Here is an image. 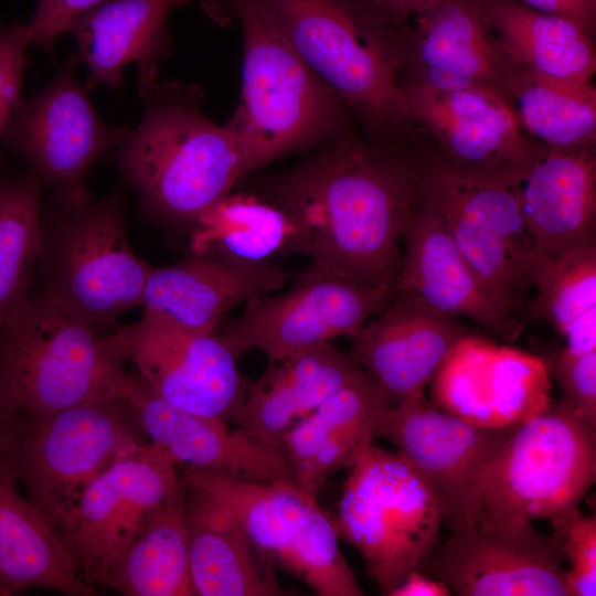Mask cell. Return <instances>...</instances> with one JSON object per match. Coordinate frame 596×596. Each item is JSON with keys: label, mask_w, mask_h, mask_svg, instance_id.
<instances>
[{"label": "cell", "mask_w": 596, "mask_h": 596, "mask_svg": "<svg viewBox=\"0 0 596 596\" xmlns=\"http://www.w3.org/2000/svg\"><path fill=\"white\" fill-rule=\"evenodd\" d=\"M421 178L419 150L409 138H372L353 124L294 167L258 179L254 194L287 219L283 255L394 287Z\"/></svg>", "instance_id": "obj_1"}, {"label": "cell", "mask_w": 596, "mask_h": 596, "mask_svg": "<svg viewBox=\"0 0 596 596\" xmlns=\"http://www.w3.org/2000/svg\"><path fill=\"white\" fill-rule=\"evenodd\" d=\"M140 123L118 147L116 163L148 217L190 231L198 219L255 171L242 139L202 111L198 84L160 81L137 65Z\"/></svg>", "instance_id": "obj_2"}, {"label": "cell", "mask_w": 596, "mask_h": 596, "mask_svg": "<svg viewBox=\"0 0 596 596\" xmlns=\"http://www.w3.org/2000/svg\"><path fill=\"white\" fill-rule=\"evenodd\" d=\"M256 1L366 136H409L413 126L402 93L408 19L374 0Z\"/></svg>", "instance_id": "obj_3"}, {"label": "cell", "mask_w": 596, "mask_h": 596, "mask_svg": "<svg viewBox=\"0 0 596 596\" xmlns=\"http://www.w3.org/2000/svg\"><path fill=\"white\" fill-rule=\"evenodd\" d=\"M235 17L243 36L242 89L225 124L244 142L255 170L317 148L355 124L349 108L286 42L256 0H206Z\"/></svg>", "instance_id": "obj_4"}, {"label": "cell", "mask_w": 596, "mask_h": 596, "mask_svg": "<svg viewBox=\"0 0 596 596\" xmlns=\"http://www.w3.org/2000/svg\"><path fill=\"white\" fill-rule=\"evenodd\" d=\"M132 373L96 333L43 287L0 336V404L35 418L100 398H124Z\"/></svg>", "instance_id": "obj_5"}, {"label": "cell", "mask_w": 596, "mask_h": 596, "mask_svg": "<svg viewBox=\"0 0 596 596\" xmlns=\"http://www.w3.org/2000/svg\"><path fill=\"white\" fill-rule=\"evenodd\" d=\"M596 480V424L563 395L518 425L494 457L477 526L547 520L562 536Z\"/></svg>", "instance_id": "obj_6"}, {"label": "cell", "mask_w": 596, "mask_h": 596, "mask_svg": "<svg viewBox=\"0 0 596 596\" xmlns=\"http://www.w3.org/2000/svg\"><path fill=\"white\" fill-rule=\"evenodd\" d=\"M347 470L336 515L339 533L386 595L437 547L444 511L426 478L373 440Z\"/></svg>", "instance_id": "obj_7"}, {"label": "cell", "mask_w": 596, "mask_h": 596, "mask_svg": "<svg viewBox=\"0 0 596 596\" xmlns=\"http://www.w3.org/2000/svg\"><path fill=\"white\" fill-rule=\"evenodd\" d=\"M44 287L103 334L139 307L152 266L132 251L118 193L43 215Z\"/></svg>", "instance_id": "obj_8"}, {"label": "cell", "mask_w": 596, "mask_h": 596, "mask_svg": "<svg viewBox=\"0 0 596 596\" xmlns=\"http://www.w3.org/2000/svg\"><path fill=\"white\" fill-rule=\"evenodd\" d=\"M149 441L124 398L22 418L13 461L25 497L57 533L91 482Z\"/></svg>", "instance_id": "obj_9"}, {"label": "cell", "mask_w": 596, "mask_h": 596, "mask_svg": "<svg viewBox=\"0 0 596 596\" xmlns=\"http://www.w3.org/2000/svg\"><path fill=\"white\" fill-rule=\"evenodd\" d=\"M183 479L223 503L256 550L319 596L364 595L339 546L336 517L294 481H252L198 470Z\"/></svg>", "instance_id": "obj_10"}, {"label": "cell", "mask_w": 596, "mask_h": 596, "mask_svg": "<svg viewBox=\"0 0 596 596\" xmlns=\"http://www.w3.org/2000/svg\"><path fill=\"white\" fill-rule=\"evenodd\" d=\"M413 128L429 137L422 169L456 181L513 185L538 145L509 97L488 87L439 91L402 87Z\"/></svg>", "instance_id": "obj_11"}, {"label": "cell", "mask_w": 596, "mask_h": 596, "mask_svg": "<svg viewBox=\"0 0 596 596\" xmlns=\"http://www.w3.org/2000/svg\"><path fill=\"white\" fill-rule=\"evenodd\" d=\"M419 194L494 298L514 317L551 262L534 240L510 185L456 181L422 169Z\"/></svg>", "instance_id": "obj_12"}, {"label": "cell", "mask_w": 596, "mask_h": 596, "mask_svg": "<svg viewBox=\"0 0 596 596\" xmlns=\"http://www.w3.org/2000/svg\"><path fill=\"white\" fill-rule=\"evenodd\" d=\"M290 287L245 304L217 332L241 354L262 351L278 361L339 337H353L390 302L394 287L371 286L310 262L291 274Z\"/></svg>", "instance_id": "obj_13"}, {"label": "cell", "mask_w": 596, "mask_h": 596, "mask_svg": "<svg viewBox=\"0 0 596 596\" xmlns=\"http://www.w3.org/2000/svg\"><path fill=\"white\" fill-rule=\"evenodd\" d=\"M81 60L68 56L56 77L30 99H22L0 135L53 190L58 206L72 209L91 201L86 178L111 148L119 147L130 128L114 127L97 116L88 88L76 71Z\"/></svg>", "instance_id": "obj_14"}, {"label": "cell", "mask_w": 596, "mask_h": 596, "mask_svg": "<svg viewBox=\"0 0 596 596\" xmlns=\"http://www.w3.org/2000/svg\"><path fill=\"white\" fill-rule=\"evenodd\" d=\"M518 425L482 427L426 397L392 403L373 419L386 439L435 490L451 532L477 525L488 470Z\"/></svg>", "instance_id": "obj_15"}, {"label": "cell", "mask_w": 596, "mask_h": 596, "mask_svg": "<svg viewBox=\"0 0 596 596\" xmlns=\"http://www.w3.org/2000/svg\"><path fill=\"white\" fill-rule=\"evenodd\" d=\"M106 336L120 360L164 401L238 423L249 381L240 371V354L217 331H193L142 315Z\"/></svg>", "instance_id": "obj_16"}, {"label": "cell", "mask_w": 596, "mask_h": 596, "mask_svg": "<svg viewBox=\"0 0 596 596\" xmlns=\"http://www.w3.org/2000/svg\"><path fill=\"white\" fill-rule=\"evenodd\" d=\"M562 540L532 523L453 534L419 571L458 596H568Z\"/></svg>", "instance_id": "obj_17"}, {"label": "cell", "mask_w": 596, "mask_h": 596, "mask_svg": "<svg viewBox=\"0 0 596 596\" xmlns=\"http://www.w3.org/2000/svg\"><path fill=\"white\" fill-rule=\"evenodd\" d=\"M178 469L147 441L91 482L57 532L85 582L103 557L184 491Z\"/></svg>", "instance_id": "obj_18"}, {"label": "cell", "mask_w": 596, "mask_h": 596, "mask_svg": "<svg viewBox=\"0 0 596 596\" xmlns=\"http://www.w3.org/2000/svg\"><path fill=\"white\" fill-rule=\"evenodd\" d=\"M428 385L433 405L482 427L519 425L553 402L543 359L472 334L455 345Z\"/></svg>", "instance_id": "obj_19"}, {"label": "cell", "mask_w": 596, "mask_h": 596, "mask_svg": "<svg viewBox=\"0 0 596 596\" xmlns=\"http://www.w3.org/2000/svg\"><path fill=\"white\" fill-rule=\"evenodd\" d=\"M468 334L455 317L394 287L387 306L351 337L349 354L397 403L425 397L437 369Z\"/></svg>", "instance_id": "obj_20"}, {"label": "cell", "mask_w": 596, "mask_h": 596, "mask_svg": "<svg viewBox=\"0 0 596 596\" xmlns=\"http://www.w3.org/2000/svg\"><path fill=\"white\" fill-rule=\"evenodd\" d=\"M146 438L182 470L252 481H294L283 451L242 428L164 401L136 373L125 396Z\"/></svg>", "instance_id": "obj_21"}, {"label": "cell", "mask_w": 596, "mask_h": 596, "mask_svg": "<svg viewBox=\"0 0 596 596\" xmlns=\"http://www.w3.org/2000/svg\"><path fill=\"white\" fill-rule=\"evenodd\" d=\"M413 18L404 46L402 87H488L507 95L513 66L498 44L481 0H441Z\"/></svg>", "instance_id": "obj_22"}, {"label": "cell", "mask_w": 596, "mask_h": 596, "mask_svg": "<svg viewBox=\"0 0 596 596\" xmlns=\"http://www.w3.org/2000/svg\"><path fill=\"white\" fill-rule=\"evenodd\" d=\"M402 241L405 252L394 287L407 288L434 309L466 317L508 342L520 338L523 322L494 298L421 194Z\"/></svg>", "instance_id": "obj_23"}, {"label": "cell", "mask_w": 596, "mask_h": 596, "mask_svg": "<svg viewBox=\"0 0 596 596\" xmlns=\"http://www.w3.org/2000/svg\"><path fill=\"white\" fill-rule=\"evenodd\" d=\"M290 277L272 260L242 263L190 254L175 264L151 268L139 307L146 316L212 332L235 306L280 289Z\"/></svg>", "instance_id": "obj_24"}, {"label": "cell", "mask_w": 596, "mask_h": 596, "mask_svg": "<svg viewBox=\"0 0 596 596\" xmlns=\"http://www.w3.org/2000/svg\"><path fill=\"white\" fill-rule=\"evenodd\" d=\"M514 190L528 226L550 259L595 245V146L556 149L538 145Z\"/></svg>", "instance_id": "obj_25"}, {"label": "cell", "mask_w": 596, "mask_h": 596, "mask_svg": "<svg viewBox=\"0 0 596 596\" xmlns=\"http://www.w3.org/2000/svg\"><path fill=\"white\" fill-rule=\"evenodd\" d=\"M392 403L383 386L360 370L283 435L279 447L294 481L317 496L375 438L373 419Z\"/></svg>", "instance_id": "obj_26"}, {"label": "cell", "mask_w": 596, "mask_h": 596, "mask_svg": "<svg viewBox=\"0 0 596 596\" xmlns=\"http://www.w3.org/2000/svg\"><path fill=\"white\" fill-rule=\"evenodd\" d=\"M184 483L189 561L194 594L288 595V589L277 578L276 568L256 550L235 515L207 492Z\"/></svg>", "instance_id": "obj_27"}, {"label": "cell", "mask_w": 596, "mask_h": 596, "mask_svg": "<svg viewBox=\"0 0 596 596\" xmlns=\"http://www.w3.org/2000/svg\"><path fill=\"white\" fill-rule=\"evenodd\" d=\"M362 370L332 342L278 361L248 382L238 427L280 449L283 435Z\"/></svg>", "instance_id": "obj_28"}, {"label": "cell", "mask_w": 596, "mask_h": 596, "mask_svg": "<svg viewBox=\"0 0 596 596\" xmlns=\"http://www.w3.org/2000/svg\"><path fill=\"white\" fill-rule=\"evenodd\" d=\"M29 588L96 595L57 533L21 493L12 456L0 464V596Z\"/></svg>", "instance_id": "obj_29"}, {"label": "cell", "mask_w": 596, "mask_h": 596, "mask_svg": "<svg viewBox=\"0 0 596 596\" xmlns=\"http://www.w3.org/2000/svg\"><path fill=\"white\" fill-rule=\"evenodd\" d=\"M190 0H113L82 15L71 29L89 71L86 87L123 86L128 63L158 66L171 54L169 13Z\"/></svg>", "instance_id": "obj_30"}, {"label": "cell", "mask_w": 596, "mask_h": 596, "mask_svg": "<svg viewBox=\"0 0 596 596\" xmlns=\"http://www.w3.org/2000/svg\"><path fill=\"white\" fill-rule=\"evenodd\" d=\"M128 596H195L189 561L185 489L86 577Z\"/></svg>", "instance_id": "obj_31"}, {"label": "cell", "mask_w": 596, "mask_h": 596, "mask_svg": "<svg viewBox=\"0 0 596 596\" xmlns=\"http://www.w3.org/2000/svg\"><path fill=\"white\" fill-rule=\"evenodd\" d=\"M498 44L513 67L587 84L596 71L592 34L519 0H481Z\"/></svg>", "instance_id": "obj_32"}, {"label": "cell", "mask_w": 596, "mask_h": 596, "mask_svg": "<svg viewBox=\"0 0 596 596\" xmlns=\"http://www.w3.org/2000/svg\"><path fill=\"white\" fill-rule=\"evenodd\" d=\"M521 125L536 143L556 149L595 146L596 89L513 67L505 84Z\"/></svg>", "instance_id": "obj_33"}, {"label": "cell", "mask_w": 596, "mask_h": 596, "mask_svg": "<svg viewBox=\"0 0 596 596\" xmlns=\"http://www.w3.org/2000/svg\"><path fill=\"white\" fill-rule=\"evenodd\" d=\"M44 187L32 169L0 172V336L31 292L42 249Z\"/></svg>", "instance_id": "obj_34"}, {"label": "cell", "mask_w": 596, "mask_h": 596, "mask_svg": "<svg viewBox=\"0 0 596 596\" xmlns=\"http://www.w3.org/2000/svg\"><path fill=\"white\" fill-rule=\"evenodd\" d=\"M190 233V254L260 263L283 255L289 234L284 213L254 193H230L206 210Z\"/></svg>", "instance_id": "obj_35"}, {"label": "cell", "mask_w": 596, "mask_h": 596, "mask_svg": "<svg viewBox=\"0 0 596 596\" xmlns=\"http://www.w3.org/2000/svg\"><path fill=\"white\" fill-rule=\"evenodd\" d=\"M529 315L544 320L576 352L596 350V244L551 260L536 284Z\"/></svg>", "instance_id": "obj_36"}, {"label": "cell", "mask_w": 596, "mask_h": 596, "mask_svg": "<svg viewBox=\"0 0 596 596\" xmlns=\"http://www.w3.org/2000/svg\"><path fill=\"white\" fill-rule=\"evenodd\" d=\"M563 544L568 596L596 595V515L581 509L560 538Z\"/></svg>", "instance_id": "obj_37"}, {"label": "cell", "mask_w": 596, "mask_h": 596, "mask_svg": "<svg viewBox=\"0 0 596 596\" xmlns=\"http://www.w3.org/2000/svg\"><path fill=\"white\" fill-rule=\"evenodd\" d=\"M543 360L562 395L596 424V350L576 353L563 348Z\"/></svg>", "instance_id": "obj_38"}, {"label": "cell", "mask_w": 596, "mask_h": 596, "mask_svg": "<svg viewBox=\"0 0 596 596\" xmlns=\"http://www.w3.org/2000/svg\"><path fill=\"white\" fill-rule=\"evenodd\" d=\"M29 44L25 25L0 23V135L23 99Z\"/></svg>", "instance_id": "obj_39"}, {"label": "cell", "mask_w": 596, "mask_h": 596, "mask_svg": "<svg viewBox=\"0 0 596 596\" xmlns=\"http://www.w3.org/2000/svg\"><path fill=\"white\" fill-rule=\"evenodd\" d=\"M109 1L113 0H39L25 24L30 44L52 52L57 38L70 32L82 15Z\"/></svg>", "instance_id": "obj_40"}, {"label": "cell", "mask_w": 596, "mask_h": 596, "mask_svg": "<svg viewBox=\"0 0 596 596\" xmlns=\"http://www.w3.org/2000/svg\"><path fill=\"white\" fill-rule=\"evenodd\" d=\"M528 7L564 18L593 33L596 21V0H519Z\"/></svg>", "instance_id": "obj_41"}, {"label": "cell", "mask_w": 596, "mask_h": 596, "mask_svg": "<svg viewBox=\"0 0 596 596\" xmlns=\"http://www.w3.org/2000/svg\"><path fill=\"white\" fill-rule=\"evenodd\" d=\"M386 595L389 596H449L450 588L419 570H414Z\"/></svg>", "instance_id": "obj_42"}, {"label": "cell", "mask_w": 596, "mask_h": 596, "mask_svg": "<svg viewBox=\"0 0 596 596\" xmlns=\"http://www.w3.org/2000/svg\"><path fill=\"white\" fill-rule=\"evenodd\" d=\"M21 424V417L0 404V464L13 456Z\"/></svg>", "instance_id": "obj_43"}, {"label": "cell", "mask_w": 596, "mask_h": 596, "mask_svg": "<svg viewBox=\"0 0 596 596\" xmlns=\"http://www.w3.org/2000/svg\"><path fill=\"white\" fill-rule=\"evenodd\" d=\"M385 10L397 18L408 19L414 17L441 0H374Z\"/></svg>", "instance_id": "obj_44"}]
</instances>
